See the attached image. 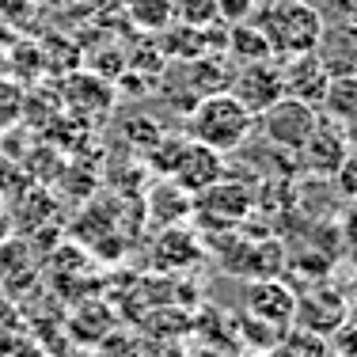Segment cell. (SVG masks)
<instances>
[{"label":"cell","instance_id":"21","mask_svg":"<svg viewBox=\"0 0 357 357\" xmlns=\"http://www.w3.org/2000/svg\"><path fill=\"white\" fill-rule=\"evenodd\" d=\"M0 160H4V141H0Z\"/></svg>","mask_w":357,"mask_h":357},{"label":"cell","instance_id":"18","mask_svg":"<svg viewBox=\"0 0 357 357\" xmlns=\"http://www.w3.org/2000/svg\"><path fill=\"white\" fill-rule=\"evenodd\" d=\"M4 69H8V57H4V54H0V76H4Z\"/></svg>","mask_w":357,"mask_h":357},{"label":"cell","instance_id":"20","mask_svg":"<svg viewBox=\"0 0 357 357\" xmlns=\"http://www.w3.org/2000/svg\"><path fill=\"white\" fill-rule=\"evenodd\" d=\"M0 217H4V198H0Z\"/></svg>","mask_w":357,"mask_h":357},{"label":"cell","instance_id":"16","mask_svg":"<svg viewBox=\"0 0 357 357\" xmlns=\"http://www.w3.org/2000/svg\"><path fill=\"white\" fill-rule=\"evenodd\" d=\"M335 178H338L346 198H357V152H350V156L342 160V167L335 172Z\"/></svg>","mask_w":357,"mask_h":357},{"label":"cell","instance_id":"6","mask_svg":"<svg viewBox=\"0 0 357 357\" xmlns=\"http://www.w3.org/2000/svg\"><path fill=\"white\" fill-rule=\"evenodd\" d=\"M301 164L308 167L312 175H323V178H335V172L342 167V160L350 156V144H346V133L338 122L319 114L316 130L308 133V141L301 144Z\"/></svg>","mask_w":357,"mask_h":357},{"label":"cell","instance_id":"15","mask_svg":"<svg viewBox=\"0 0 357 357\" xmlns=\"http://www.w3.org/2000/svg\"><path fill=\"white\" fill-rule=\"evenodd\" d=\"M213 8H217L220 20H228V23H243L259 4H255V0H213Z\"/></svg>","mask_w":357,"mask_h":357},{"label":"cell","instance_id":"10","mask_svg":"<svg viewBox=\"0 0 357 357\" xmlns=\"http://www.w3.org/2000/svg\"><path fill=\"white\" fill-rule=\"evenodd\" d=\"M248 308H251V316L274 323V327H285V323L296 316V301H293V293H289L285 285H278V282H259V285H251V293H248Z\"/></svg>","mask_w":357,"mask_h":357},{"label":"cell","instance_id":"4","mask_svg":"<svg viewBox=\"0 0 357 357\" xmlns=\"http://www.w3.org/2000/svg\"><path fill=\"white\" fill-rule=\"evenodd\" d=\"M228 91H232V96L240 99V103L248 107L255 118H259L262 110L274 107L278 99L285 96V88H282V65H278L274 57H259V61L240 65V73L232 76Z\"/></svg>","mask_w":357,"mask_h":357},{"label":"cell","instance_id":"14","mask_svg":"<svg viewBox=\"0 0 357 357\" xmlns=\"http://www.w3.org/2000/svg\"><path fill=\"white\" fill-rule=\"evenodd\" d=\"M20 114H23V91L15 88L12 80L0 76V133L12 130V126L20 122Z\"/></svg>","mask_w":357,"mask_h":357},{"label":"cell","instance_id":"3","mask_svg":"<svg viewBox=\"0 0 357 357\" xmlns=\"http://www.w3.org/2000/svg\"><path fill=\"white\" fill-rule=\"evenodd\" d=\"M255 122H262V137H266L274 149L285 152H301V144L308 141V133L316 130L319 110L312 103H301V99L282 96L274 107H266Z\"/></svg>","mask_w":357,"mask_h":357},{"label":"cell","instance_id":"9","mask_svg":"<svg viewBox=\"0 0 357 357\" xmlns=\"http://www.w3.org/2000/svg\"><path fill=\"white\" fill-rule=\"evenodd\" d=\"M316 57L331 76L357 73V23H338V27H323Z\"/></svg>","mask_w":357,"mask_h":357},{"label":"cell","instance_id":"11","mask_svg":"<svg viewBox=\"0 0 357 357\" xmlns=\"http://www.w3.org/2000/svg\"><path fill=\"white\" fill-rule=\"evenodd\" d=\"M319 110L323 118L346 126L357 118V73H342V76H331L327 88H323V99H319Z\"/></svg>","mask_w":357,"mask_h":357},{"label":"cell","instance_id":"19","mask_svg":"<svg viewBox=\"0 0 357 357\" xmlns=\"http://www.w3.org/2000/svg\"><path fill=\"white\" fill-rule=\"evenodd\" d=\"M255 4H274V0H255Z\"/></svg>","mask_w":357,"mask_h":357},{"label":"cell","instance_id":"7","mask_svg":"<svg viewBox=\"0 0 357 357\" xmlns=\"http://www.w3.org/2000/svg\"><path fill=\"white\" fill-rule=\"evenodd\" d=\"M194 217L202 220V225H217V228H228L236 225V220L248 217L251 209V194L243 190V186L228 183V178H220V183H213L209 190H202L198 198L190 202Z\"/></svg>","mask_w":357,"mask_h":357},{"label":"cell","instance_id":"13","mask_svg":"<svg viewBox=\"0 0 357 357\" xmlns=\"http://www.w3.org/2000/svg\"><path fill=\"white\" fill-rule=\"evenodd\" d=\"M175 20L172 0H133V23L144 31H167Z\"/></svg>","mask_w":357,"mask_h":357},{"label":"cell","instance_id":"12","mask_svg":"<svg viewBox=\"0 0 357 357\" xmlns=\"http://www.w3.org/2000/svg\"><path fill=\"white\" fill-rule=\"evenodd\" d=\"M228 54H232L240 65H248V61H259V57H270V46H266V38L259 35V27L243 20V23H232Z\"/></svg>","mask_w":357,"mask_h":357},{"label":"cell","instance_id":"5","mask_svg":"<svg viewBox=\"0 0 357 357\" xmlns=\"http://www.w3.org/2000/svg\"><path fill=\"white\" fill-rule=\"evenodd\" d=\"M220 178H225V160H220V152L206 149V144H198V141H186L175 149L172 183L183 186L186 194H202L213 183H220Z\"/></svg>","mask_w":357,"mask_h":357},{"label":"cell","instance_id":"2","mask_svg":"<svg viewBox=\"0 0 357 357\" xmlns=\"http://www.w3.org/2000/svg\"><path fill=\"white\" fill-rule=\"evenodd\" d=\"M186 126H190V141H198V144H206V149L225 156V152H236L251 137L255 114L228 88H220V91H209V96H202L194 103Z\"/></svg>","mask_w":357,"mask_h":357},{"label":"cell","instance_id":"1","mask_svg":"<svg viewBox=\"0 0 357 357\" xmlns=\"http://www.w3.org/2000/svg\"><path fill=\"white\" fill-rule=\"evenodd\" d=\"M255 27L266 38L270 57L285 61L296 54H312L327 23H323L319 8H312L308 0H274V4H259Z\"/></svg>","mask_w":357,"mask_h":357},{"label":"cell","instance_id":"17","mask_svg":"<svg viewBox=\"0 0 357 357\" xmlns=\"http://www.w3.org/2000/svg\"><path fill=\"white\" fill-rule=\"evenodd\" d=\"M342 133H346V144H350V152H357V118L342 126Z\"/></svg>","mask_w":357,"mask_h":357},{"label":"cell","instance_id":"8","mask_svg":"<svg viewBox=\"0 0 357 357\" xmlns=\"http://www.w3.org/2000/svg\"><path fill=\"white\" fill-rule=\"evenodd\" d=\"M282 65V88L289 99H301V103H312L319 110V99H323V88H327L331 73L323 69V61L312 54H296V57H285Z\"/></svg>","mask_w":357,"mask_h":357}]
</instances>
